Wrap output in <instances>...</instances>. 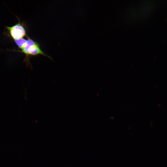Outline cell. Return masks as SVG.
I'll list each match as a JSON object with an SVG mask.
<instances>
[{
    "label": "cell",
    "instance_id": "obj_1",
    "mask_svg": "<svg viewBox=\"0 0 167 167\" xmlns=\"http://www.w3.org/2000/svg\"><path fill=\"white\" fill-rule=\"evenodd\" d=\"M27 40L24 47L20 50L13 49L11 51L18 52L24 54L25 57L24 61L29 63L30 58L39 55H43L52 59L41 50L39 44L30 38L28 35L26 36Z\"/></svg>",
    "mask_w": 167,
    "mask_h": 167
},
{
    "label": "cell",
    "instance_id": "obj_2",
    "mask_svg": "<svg viewBox=\"0 0 167 167\" xmlns=\"http://www.w3.org/2000/svg\"><path fill=\"white\" fill-rule=\"evenodd\" d=\"M6 34L14 40L22 38L27 35L24 25L19 19L18 22L11 26H5Z\"/></svg>",
    "mask_w": 167,
    "mask_h": 167
},
{
    "label": "cell",
    "instance_id": "obj_3",
    "mask_svg": "<svg viewBox=\"0 0 167 167\" xmlns=\"http://www.w3.org/2000/svg\"><path fill=\"white\" fill-rule=\"evenodd\" d=\"M14 41L18 48L21 49L24 46L27 40L23 38L14 40Z\"/></svg>",
    "mask_w": 167,
    "mask_h": 167
}]
</instances>
